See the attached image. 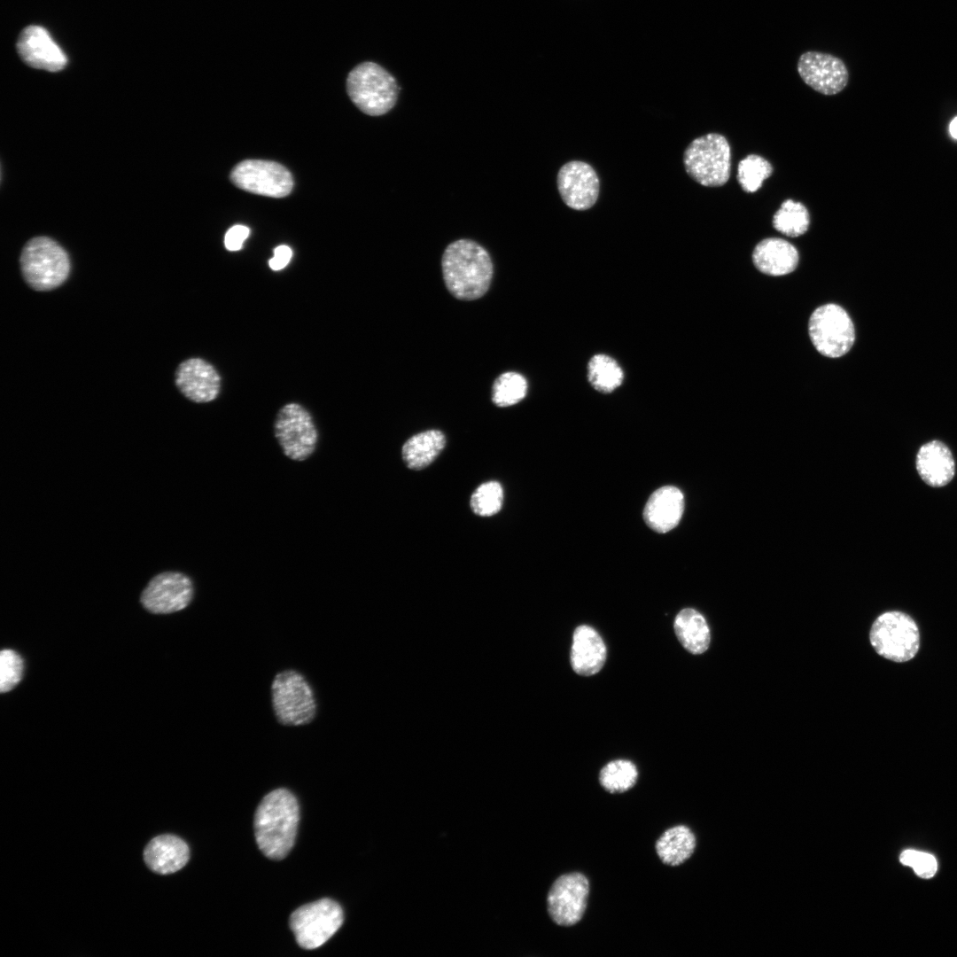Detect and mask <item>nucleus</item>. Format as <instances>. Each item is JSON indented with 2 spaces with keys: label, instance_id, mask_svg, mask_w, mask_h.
<instances>
[{
  "label": "nucleus",
  "instance_id": "nucleus-1",
  "mask_svg": "<svg viewBox=\"0 0 957 957\" xmlns=\"http://www.w3.org/2000/svg\"><path fill=\"white\" fill-rule=\"evenodd\" d=\"M299 820L297 798L288 790H275L262 798L254 815V834L267 858L286 857L295 843Z\"/></svg>",
  "mask_w": 957,
  "mask_h": 957
},
{
  "label": "nucleus",
  "instance_id": "nucleus-2",
  "mask_svg": "<svg viewBox=\"0 0 957 957\" xmlns=\"http://www.w3.org/2000/svg\"><path fill=\"white\" fill-rule=\"evenodd\" d=\"M441 268L445 284L456 299L473 300L488 290L494 266L488 252L467 238L450 243L445 249Z\"/></svg>",
  "mask_w": 957,
  "mask_h": 957
},
{
  "label": "nucleus",
  "instance_id": "nucleus-3",
  "mask_svg": "<svg viewBox=\"0 0 957 957\" xmlns=\"http://www.w3.org/2000/svg\"><path fill=\"white\" fill-rule=\"evenodd\" d=\"M25 282L38 292L51 291L68 278L71 262L66 251L48 237H35L24 245L19 257Z\"/></svg>",
  "mask_w": 957,
  "mask_h": 957
},
{
  "label": "nucleus",
  "instance_id": "nucleus-4",
  "mask_svg": "<svg viewBox=\"0 0 957 957\" xmlns=\"http://www.w3.org/2000/svg\"><path fill=\"white\" fill-rule=\"evenodd\" d=\"M346 91L363 113L380 116L396 105L399 88L395 78L385 68L375 62L365 61L348 74Z\"/></svg>",
  "mask_w": 957,
  "mask_h": 957
},
{
  "label": "nucleus",
  "instance_id": "nucleus-5",
  "mask_svg": "<svg viewBox=\"0 0 957 957\" xmlns=\"http://www.w3.org/2000/svg\"><path fill=\"white\" fill-rule=\"evenodd\" d=\"M687 174L706 187H720L729 179L731 151L720 134L711 133L694 139L683 153Z\"/></svg>",
  "mask_w": 957,
  "mask_h": 957
},
{
  "label": "nucleus",
  "instance_id": "nucleus-6",
  "mask_svg": "<svg viewBox=\"0 0 957 957\" xmlns=\"http://www.w3.org/2000/svg\"><path fill=\"white\" fill-rule=\"evenodd\" d=\"M869 641L878 655L896 663L911 660L920 648V632L908 614L890 611L879 615L872 624Z\"/></svg>",
  "mask_w": 957,
  "mask_h": 957
},
{
  "label": "nucleus",
  "instance_id": "nucleus-7",
  "mask_svg": "<svg viewBox=\"0 0 957 957\" xmlns=\"http://www.w3.org/2000/svg\"><path fill=\"white\" fill-rule=\"evenodd\" d=\"M272 705L277 720L285 726L310 723L316 714V701L306 678L294 670L278 673L271 685Z\"/></svg>",
  "mask_w": 957,
  "mask_h": 957
},
{
  "label": "nucleus",
  "instance_id": "nucleus-8",
  "mask_svg": "<svg viewBox=\"0 0 957 957\" xmlns=\"http://www.w3.org/2000/svg\"><path fill=\"white\" fill-rule=\"evenodd\" d=\"M343 920L341 906L331 899H322L296 909L291 914L290 927L298 945L312 950L326 943Z\"/></svg>",
  "mask_w": 957,
  "mask_h": 957
},
{
  "label": "nucleus",
  "instance_id": "nucleus-9",
  "mask_svg": "<svg viewBox=\"0 0 957 957\" xmlns=\"http://www.w3.org/2000/svg\"><path fill=\"white\" fill-rule=\"evenodd\" d=\"M274 433L284 454L293 461H305L317 447L318 431L313 416L300 403L290 402L279 409Z\"/></svg>",
  "mask_w": 957,
  "mask_h": 957
},
{
  "label": "nucleus",
  "instance_id": "nucleus-10",
  "mask_svg": "<svg viewBox=\"0 0 957 957\" xmlns=\"http://www.w3.org/2000/svg\"><path fill=\"white\" fill-rule=\"evenodd\" d=\"M809 335L817 351L830 358L845 354L855 339L850 316L836 304H826L815 309L809 321Z\"/></svg>",
  "mask_w": 957,
  "mask_h": 957
},
{
  "label": "nucleus",
  "instance_id": "nucleus-11",
  "mask_svg": "<svg viewBox=\"0 0 957 957\" xmlns=\"http://www.w3.org/2000/svg\"><path fill=\"white\" fill-rule=\"evenodd\" d=\"M230 178L237 188L272 198L289 195L293 187L290 171L283 165L264 160H246L232 169Z\"/></svg>",
  "mask_w": 957,
  "mask_h": 957
},
{
  "label": "nucleus",
  "instance_id": "nucleus-12",
  "mask_svg": "<svg viewBox=\"0 0 957 957\" xmlns=\"http://www.w3.org/2000/svg\"><path fill=\"white\" fill-rule=\"evenodd\" d=\"M589 882L580 872L560 875L552 884L547 898L548 912L552 921L569 927L580 922L586 911Z\"/></svg>",
  "mask_w": 957,
  "mask_h": 957
},
{
  "label": "nucleus",
  "instance_id": "nucleus-13",
  "mask_svg": "<svg viewBox=\"0 0 957 957\" xmlns=\"http://www.w3.org/2000/svg\"><path fill=\"white\" fill-rule=\"evenodd\" d=\"M193 597V584L185 574L166 572L153 577L141 595L143 606L155 614H167L186 608Z\"/></svg>",
  "mask_w": 957,
  "mask_h": 957
},
{
  "label": "nucleus",
  "instance_id": "nucleus-14",
  "mask_svg": "<svg viewBox=\"0 0 957 957\" xmlns=\"http://www.w3.org/2000/svg\"><path fill=\"white\" fill-rule=\"evenodd\" d=\"M798 72L812 89L823 95H835L848 82V70L838 58L823 52L806 51L798 61Z\"/></svg>",
  "mask_w": 957,
  "mask_h": 957
},
{
  "label": "nucleus",
  "instance_id": "nucleus-15",
  "mask_svg": "<svg viewBox=\"0 0 957 957\" xmlns=\"http://www.w3.org/2000/svg\"><path fill=\"white\" fill-rule=\"evenodd\" d=\"M556 183L563 201L574 210H587L597 200L599 179L594 168L586 162L565 163L558 171Z\"/></svg>",
  "mask_w": 957,
  "mask_h": 957
},
{
  "label": "nucleus",
  "instance_id": "nucleus-16",
  "mask_svg": "<svg viewBox=\"0 0 957 957\" xmlns=\"http://www.w3.org/2000/svg\"><path fill=\"white\" fill-rule=\"evenodd\" d=\"M175 382L184 397L196 403L213 401L221 392L222 379L217 370L198 357L189 358L179 364Z\"/></svg>",
  "mask_w": 957,
  "mask_h": 957
},
{
  "label": "nucleus",
  "instance_id": "nucleus-17",
  "mask_svg": "<svg viewBox=\"0 0 957 957\" xmlns=\"http://www.w3.org/2000/svg\"><path fill=\"white\" fill-rule=\"evenodd\" d=\"M20 58L29 66L50 72L63 69L67 58L48 31L40 26H28L17 42Z\"/></svg>",
  "mask_w": 957,
  "mask_h": 957
},
{
  "label": "nucleus",
  "instance_id": "nucleus-18",
  "mask_svg": "<svg viewBox=\"0 0 957 957\" xmlns=\"http://www.w3.org/2000/svg\"><path fill=\"white\" fill-rule=\"evenodd\" d=\"M606 656L605 643L595 629L587 625L575 628L570 662L577 674L591 676L597 673L604 665Z\"/></svg>",
  "mask_w": 957,
  "mask_h": 957
},
{
  "label": "nucleus",
  "instance_id": "nucleus-19",
  "mask_svg": "<svg viewBox=\"0 0 957 957\" xmlns=\"http://www.w3.org/2000/svg\"><path fill=\"white\" fill-rule=\"evenodd\" d=\"M684 510V496L680 489L665 486L649 498L643 510L647 525L657 533H665L680 522Z\"/></svg>",
  "mask_w": 957,
  "mask_h": 957
},
{
  "label": "nucleus",
  "instance_id": "nucleus-20",
  "mask_svg": "<svg viewBox=\"0 0 957 957\" xmlns=\"http://www.w3.org/2000/svg\"><path fill=\"white\" fill-rule=\"evenodd\" d=\"M915 466L922 481L932 487L946 486L955 475V461L950 448L937 440L919 448Z\"/></svg>",
  "mask_w": 957,
  "mask_h": 957
},
{
  "label": "nucleus",
  "instance_id": "nucleus-21",
  "mask_svg": "<svg viewBox=\"0 0 957 957\" xmlns=\"http://www.w3.org/2000/svg\"><path fill=\"white\" fill-rule=\"evenodd\" d=\"M190 859L187 844L174 835H160L152 838L144 852L147 867L155 873L168 875L183 868Z\"/></svg>",
  "mask_w": 957,
  "mask_h": 957
},
{
  "label": "nucleus",
  "instance_id": "nucleus-22",
  "mask_svg": "<svg viewBox=\"0 0 957 957\" xmlns=\"http://www.w3.org/2000/svg\"><path fill=\"white\" fill-rule=\"evenodd\" d=\"M755 267L769 276H783L795 270L798 263L796 247L787 240L769 237L761 240L754 248Z\"/></svg>",
  "mask_w": 957,
  "mask_h": 957
},
{
  "label": "nucleus",
  "instance_id": "nucleus-23",
  "mask_svg": "<svg viewBox=\"0 0 957 957\" xmlns=\"http://www.w3.org/2000/svg\"><path fill=\"white\" fill-rule=\"evenodd\" d=\"M446 446V436L439 430H428L409 438L403 445V462L410 470L428 467Z\"/></svg>",
  "mask_w": 957,
  "mask_h": 957
},
{
  "label": "nucleus",
  "instance_id": "nucleus-24",
  "mask_svg": "<svg viewBox=\"0 0 957 957\" xmlns=\"http://www.w3.org/2000/svg\"><path fill=\"white\" fill-rule=\"evenodd\" d=\"M673 628L680 643L691 654H702L708 649L710 628L704 617L696 610H681L675 617Z\"/></svg>",
  "mask_w": 957,
  "mask_h": 957
},
{
  "label": "nucleus",
  "instance_id": "nucleus-25",
  "mask_svg": "<svg viewBox=\"0 0 957 957\" xmlns=\"http://www.w3.org/2000/svg\"><path fill=\"white\" fill-rule=\"evenodd\" d=\"M655 848L664 864L679 866L693 854L696 848V836L688 826L677 825L666 829L659 836Z\"/></svg>",
  "mask_w": 957,
  "mask_h": 957
},
{
  "label": "nucleus",
  "instance_id": "nucleus-26",
  "mask_svg": "<svg viewBox=\"0 0 957 957\" xmlns=\"http://www.w3.org/2000/svg\"><path fill=\"white\" fill-rule=\"evenodd\" d=\"M587 376L593 387L604 393L617 389L622 384L624 377L618 362L606 354H596L590 359Z\"/></svg>",
  "mask_w": 957,
  "mask_h": 957
},
{
  "label": "nucleus",
  "instance_id": "nucleus-27",
  "mask_svg": "<svg viewBox=\"0 0 957 957\" xmlns=\"http://www.w3.org/2000/svg\"><path fill=\"white\" fill-rule=\"evenodd\" d=\"M810 216L806 207L800 202L787 199L773 217V226L785 236L796 237L808 230Z\"/></svg>",
  "mask_w": 957,
  "mask_h": 957
},
{
  "label": "nucleus",
  "instance_id": "nucleus-28",
  "mask_svg": "<svg viewBox=\"0 0 957 957\" xmlns=\"http://www.w3.org/2000/svg\"><path fill=\"white\" fill-rule=\"evenodd\" d=\"M638 779L636 766L628 759H615L600 771L599 782L610 793H623L633 788Z\"/></svg>",
  "mask_w": 957,
  "mask_h": 957
},
{
  "label": "nucleus",
  "instance_id": "nucleus-29",
  "mask_svg": "<svg viewBox=\"0 0 957 957\" xmlns=\"http://www.w3.org/2000/svg\"><path fill=\"white\" fill-rule=\"evenodd\" d=\"M527 391L525 378L517 372L500 375L492 387V401L498 407H509L521 401Z\"/></svg>",
  "mask_w": 957,
  "mask_h": 957
},
{
  "label": "nucleus",
  "instance_id": "nucleus-30",
  "mask_svg": "<svg viewBox=\"0 0 957 957\" xmlns=\"http://www.w3.org/2000/svg\"><path fill=\"white\" fill-rule=\"evenodd\" d=\"M773 173V167L759 155L751 154L738 165L737 180L746 192L757 191Z\"/></svg>",
  "mask_w": 957,
  "mask_h": 957
},
{
  "label": "nucleus",
  "instance_id": "nucleus-31",
  "mask_svg": "<svg viewBox=\"0 0 957 957\" xmlns=\"http://www.w3.org/2000/svg\"><path fill=\"white\" fill-rule=\"evenodd\" d=\"M502 503L503 488L497 481H487L478 486L470 500L471 510L480 517H491L497 514Z\"/></svg>",
  "mask_w": 957,
  "mask_h": 957
},
{
  "label": "nucleus",
  "instance_id": "nucleus-32",
  "mask_svg": "<svg viewBox=\"0 0 957 957\" xmlns=\"http://www.w3.org/2000/svg\"><path fill=\"white\" fill-rule=\"evenodd\" d=\"M24 662L16 651L6 649L0 654V690L2 693L13 689L21 681Z\"/></svg>",
  "mask_w": 957,
  "mask_h": 957
},
{
  "label": "nucleus",
  "instance_id": "nucleus-33",
  "mask_svg": "<svg viewBox=\"0 0 957 957\" xmlns=\"http://www.w3.org/2000/svg\"><path fill=\"white\" fill-rule=\"evenodd\" d=\"M899 860L904 865L913 868L921 877L930 878L937 872V860L929 853L906 850L900 854Z\"/></svg>",
  "mask_w": 957,
  "mask_h": 957
},
{
  "label": "nucleus",
  "instance_id": "nucleus-34",
  "mask_svg": "<svg viewBox=\"0 0 957 957\" xmlns=\"http://www.w3.org/2000/svg\"><path fill=\"white\" fill-rule=\"evenodd\" d=\"M250 230L244 225H235L228 230L224 237L225 247L229 251H238L248 237Z\"/></svg>",
  "mask_w": 957,
  "mask_h": 957
},
{
  "label": "nucleus",
  "instance_id": "nucleus-35",
  "mask_svg": "<svg viewBox=\"0 0 957 957\" xmlns=\"http://www.w3.org/2000/svg\"><path fill=\"white\" fill-rule=\"evenodd\" d=\"M292 256V251L288 245H279L274 249V256L268 261L272 270H281L287 266Z\"/></svg>",
  "mask_w": 957,
  "mask_h": 957
},
{
  "label": "nucleus",
  "instance_id": "nucleus-36",
  "mask_svg": "<svg viewBox=\"0 0 957 957\" xmlns=\"http://www.w3.org/2000/svg\"><path fill=\"white\" fill-rule=\"evenodd\" d=\"M949 133L952 137L957 139V117H955L949 125Z\"/></svg>",
  "mask_w": 957,
  "mask_h": 957
}]
</instances>
